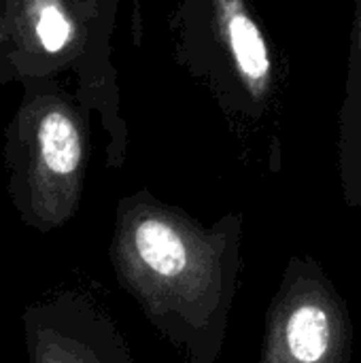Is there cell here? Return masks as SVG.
<instances>
[{
  "label": "cell",
  "mask_w": 361,
  "mask_h": 363,
  "mask_svg": "<svg viewBox=\"0 0 361 363\" xmlns=\"http://www.w3.org/2000/svg\"><path fill=\"white\" fill-rule=\"evenodd\" d=\"M243 215L211 225L149 191L117 202L109 247L119 287L187 363H217L238 289Z\"/></svg>",
  "instance_id": "obj_1"
},
{
  "label": "cell",
  "mask_w": 361,
  "mask_h": 363,
  "mask_svg": "<svg viewBox=\"0 0 361 363\" xmlns=\"http://www.w3.org/2000/svg\"><path fill=\"white\" fill-rule=\"evenodd\" d=\"M179 57L230 115L262 119L277 100V62L251 0H183Z\"/></svg>",
  "instance_id": "obj_2"
},
{
  "label": "cell",
  "mask_w": 361,
  "mask_h": 363,
  "mask_svg": "<svg viewBox=\"0 0 361 363\" xmlns=\"http://www.w3.org/2000/svg\"><path fill=\"white\" fill-rule=\"evenodd\" d=\"M353 321L345 296L311 255L287 259L270 298L257 363H351Z\"/></svg>",
  "instance_id": "obj_3"
},
{
  "label": "cell",
  "mask_w": 361,
  "mask_h": 363,
  "mask_svg": "<svg viewBox=\"0 0 361 363\" xmlns=\"http://www.w3.org/2000/svg\"><path fill=\"white\" fill-rule=\"evenodd\" d=\"M85 132L66 106H49L21 134L11 172L19 221L40 234L64 228L79 211L85 174Z\"/></svg>",
  "instance_id": "obj_4"
},
{
  "label": "cell",
  "mask_w": 361,
  "mask_h": 363,
  "mask_svg": "<svg viewBox=\"0 0 361 363\" xmlns=\"http://www.w3.org/2000/svg\"><path fill=\"white\" fill-rule=\"evenodd\" d=\"M28 363H134L111 311L87 289L55 287L26 304Z\"/></svg>",
  "instance_id": "obj_5"
},
{
  "label": "cell",
  "mask_w": 361,
  "mask_h": 363,
  "mask_svg": "<svg viewBox=\"0 0 361 363\" xmlns=\"http://www.w3.org/2000/svg\"><path fill=\"white\" fill-rule=\"evenodd\" d=\"M338 174L347 208H361V0H355L343 102L338 111Z\"/></svg>",
  "instance_id": "obj_6"
},
{
  "label": "cell",
  "mask_w": 361,
  "mask_h": 363,
  "mask_svg": "<svg viewBox=\"0 0 361 363\" xmlns=\"http://www.w3.org/2000/svg\"><path fill=\"white\" fill-rule=\"evenodd\" d=\"M36 34L47 51H60L68 45L72 36V26L64 15V11H60L55 4H47L38 13Z\"/></svg>",
  "instance_id": "obj_7"
}]
</instances>
